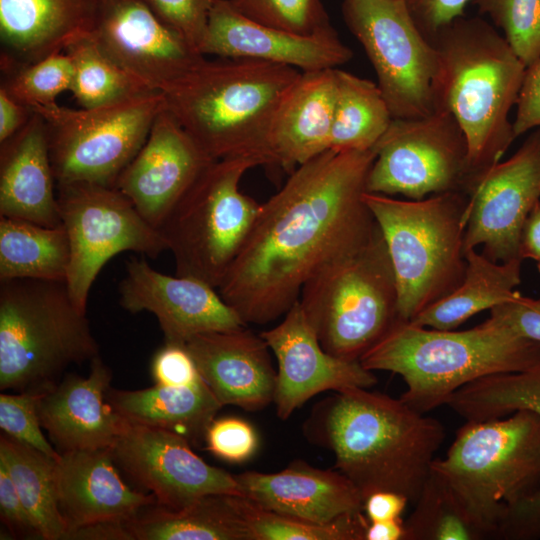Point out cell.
<instances>
[{"label":"cell","instance_id":"60d3db41","mask_svg":"<svg viewBox=\"0 0 540 540\" xmlns=\"http://www.w3.org/2000/svg\"><path fill=\"white\" fill-rule=\"evenodd\" d=\"M245 17L300 35L331 28L321 0H228Z\"/></svg>","mask_w":540,"mask_h":540},{"label":"cell","instance_id":"52a82bcc","mask_svg":"<svg viewBox=\"0 0 540 540\" xmlns=\"http://www.w3.org/2000/svg\"><path fill=\"white\" fill-rule=\"evenodd\" d=\"M431 470L453 490L484 533L494 538L508 509L540 490V415L466 421Z\"/></svg>","mask_w":540,"mask_h":540},{"label":"cell","instance_id":"8992f818","mask_svg":"<svg viewBox=\"0 0 540 540\" xmlns=\"http://www.w3.org/2000/svg\"><path fill=\"white\" fill-rule=\"evenodd\" d=\"M364 201L392 262L399 318L411 321L463 282L468 195L453 191L412 200L366 191Z\"/></svg>","mask_w":540,"mask_h":540},{"label":"cell","instance_id":"7402d4cb","mask_svg":"<svg viewBox=\"0 0 540 540\" xmlns=\"http://www.w3.org/2000/svg\"><path fill=\"white\" fill-rule=\"evenodd\" d=\"M185 345L222 407L258 411L273 403L277 371L260 334L244 326L199 334Z\"/></svg>","mask_w":540,"mask_h":540},{"label":"cell","instance_id":"9c48e42d","mask_svg":"<svg viewBox=\"0 0 540 540\" xmlns=\"http://www.w3.org/2000/svg\"><path fill=\"white\" fill-rule=\"evenodd\" d=\"M298 302L327 352L360 361L400 320L396 277L380 229L365 246L314 273Z\"/></svg>","mask_w":540,"mask_h":540},{"label":"cell","instance_id":"5bb4252c","mask_svg":"<svg viewBox=\"0 0 540 540\" xmlns=\"http://www.w3.org/2000/svg\"><path fill=\"white\" fill-rule=\"evenodd\" d=\"M373 150L367 192L420 200L470 188L467 139L447 111L393 118Z\"/></svg>","mask_w":540,"mask_h":540},{"label":"cell","instance_id":"30bf717a","mask_svg":"<svg viewBox=\"0 0 540 540\" xmlns=\"http://www.w3.org/2000/svg\"><path fill=\"white\" fill-rule=\"evenodd\" d=\"M260 162L249 157L214 160L199 175L162 226L176 275L218 289L244 246L260 205L240 190L244 174Z\"/></svg>","mask_w":540,"mask_h":540},{"label":"cell","instance_id":"681fc988","mask_svg":"<svg viewBox=\"0 0 540 540\" xmlns=\"http://www.w3.org/2000/svg\"><path fill=\"white\" fill-rule=\"evenodd\" d=\"M516 108L513 121L516 137L540 127V57L526 67Z\"/></svg>","mask_w":540,"mask_h":540},{"label":"cell","instance_id":"ba28073f","mask_svg":"<svg viewBox=\"0 0 540 540\" xmlns=\"http://www.w3.org/2000/svg\"><path fill=\"white\" fill-rule=\"evenodd\" d=\"M99 356L65 281H0V389L46 390L71 364Z\"/></svg>","mask_w":540,"mask_h":540},{"label":"cell","instance_id":"f1b7e54d","mask_svg":"<svg viewBox=\"0 0 540 540\" xmlns=\"http://www.w3.org/2000/svg\"><path fill=\"white\" fill-rule=\"evenodd\" d=\"M106 399L128 422L173 432L191 445L205 441L208 427L222 408L204 380L193 386L109 388Z\"/></svg>","mask_w":540,"mask_h":540},{"label":"cell","instance_id":"ee69618b","mask_svg":"<svg viewBox=\"0 0 540 540\" xmlns=\"http://www.w3.org/2000/svg\"><path fill=\"white\" fill-rule=\"evenodd\" d=\"M206 449L216 457L231 463L251 458L258 448L254 427L236 417L214 419L205 435Z\"/></svg>","mask_w":540,"mask_h":540},{"label":"cell","instance_id":"7dc6e473","mask_svg":"<svg viewBox=\"0 0 540 540\" xmlns=\"http://www.w3.org/2000/svg\"><path fill=\"white\" fill-rule=\"evenodd\" d=\"M0 517L9 534L15 538L42 539L24 507L16 487L0 462Z\"/></svg>","mask_w":540,"mask_h":540},{"label":"cell","instance_id":"8d00e7d4","mask_svg":"<svg viewBox=\"0 0 540 540\" xmlns=\"http://www.w3.org/2000/svg\"><path fill=\"white\" fill-rule=\"evenodd\" d=\"M410 517L404 522L405 540H482L451 487L431 470Z\"/></svg>","mask_w":540,"mask_h":540},{"label":"cell","instance_id":"816d5d0a","mask_svg":"<svg viewBox=\"0 0 540 540\" xmlns=\"http://www.w3.org/2000/svg\"><path fill=\"white\" fill-rule=\"evenodd\" d=\"M33 112L32 108L19 103L0 87V143L15 135Z\"/></svg>","mask_w":540,"mask_h":540},{"label":"cell","instance_id":"11a10c76","mask_svg":"<svg viewBox=\"0 0 540 540\" xmlns=\"http://www.w3.org/2000/svg\"><path fill=\"white\" fill-rule=\"evenodd\" d=\"M406 530L401 518L373 521L368 524L365 540H405Z\"/></svg>","mask_w":540,"mask_h":540},{"label":"cell","instance_id":"7bdbcfd3","mask_svg":"<svg viewBox=\"0 0 540 540\" xmlns=\"http://www.w3.org/2000/svg\"><path fill=\"white\" fill-rule=\"evenodd\" d=\"M144 1L161 21L200 53L215 0Z\"/></svg>","mask_w":540,"mask_h":540},{"label":"cell","instance_id":"7a4b0ae2","mask_svg":"<svg viewBox=\"0 0 540 540\" xmlns=\"http://www.w3.org/2000/svg\"><path fill=\"white\" fill-rule=\"evenodd\" d=\"M308 441L330 450L335 469L363 499L387 490L415 503L445 438L443 425L400 398L348 388L316 403L303 425Z\"/></svg>","mask_w":540,"mask_h":540},{"label":"cell","instance_id":"83f0119b","mask_svg":"<svg viewBox=\"0 0 540 540\" xmlns=\"http://www.w3.org/2000/svg\"><path fill=\"white\" fill-rule=\"evenodd\" d=\"M0 144V215L46 227L62 225L42 116L34 111L15 135Z\"/></svg>","mask_w":540,"mask_h":540},{"label":"cell","instance_id":"1f68e13d","mask_svg":"<svg viewBox=\"0 0 540 540\" xmlns=\"http://www.w3.org/2000/svg\"><path fill=\"white\" fill-rule=\"evenodd\" d=\"M70 261L65 227L0 215V281H65Z\"/></svg>","mask_w":540,"mask_h":540},{"label":"cell","instance_id":"4fadbf2b","mask_svg":"<svg viewBox=\"0 0 540 540\" xmlns=\"http://www.w3.org/2000/svg\"><path fill=\"white\" fill-rule=\"evenodd\" d=\"M348 29L360 42L393 118L432 114L438 55L404 0H343Z\"/></svg>","mask_w":540,"mask_h":540},{"label":"cell","instance_id":"c3c4849f","mask_svg":"<svg viewBox=\"0 0 540 540\" xmlns=\"http://www.w3.org/2000/svg\"><path fill=\"white\" fill-rule=\"evenodd\" d=\"M417 27L429 40L440 28L463 16L470 0H404Z\"/></svg>","mask_w":540,"mask_h":540},{"label":"cell","instance_id":"f6af8a7d","mask_svg":"<svg viewBox=\"0 0 540 540\" xmlns=\"http://www.w3.org/2000/svg\"><path fill=\"white\" fill-rule=\"evenodd\" d=\"M154 383L163 386H193L203 381L185 344L164 342L151 362Z\"/></svg>","mask_w":540,"mask_h":540},{"label":"cell","instance_id":"bcb514c9","mask_svg":"<svg viewBox=\"0 0 540 540\" xmlns=\"http://www.w3.org/2000/svg\"><path fill=\"white\" fill-rule=\"evenodd\" d=\"M489 318L524 338L540 343V300L516 292L511 299L493 307Z\"/></svg>","mask_w":540,"mask_h":540},{"label":"cell","instance_id":"74e56055","mask_svg":"<svg viewBox=\"0 0 540 540\" xmlns=\"http://www.w3.org/2000/svg\"><path fill=\"white\" fill-rule=\"evenodd\" d=\"M235 504L254 540H365L369 524L362 512L313 523L266 510L242 496H235Z\"/></svg>","mask_w":540,"mask_h":540},{"label":"cell","instance_id":"d6986e66","mask_svg":"<svg viewBox=\"0 0 540 540\" xmlns=\"http://www.w3.org/2000/svg\"><path fill=\"white\" fill-rule=\"evenodd\" d=\"M260 335L278 363L273 403L282 420L319 393L370 388L377 382L360 361L336 357L322 347L299 302Z\"/></svg>","mask_w":540,"mask_h":540},{"label":"cell","instance_id":"4316f807","mask_svg":"<svg viewBox=\"0 0 540 540\" xmlns=\"http://www.w3.org/2000/svg\"><path fill=\"white\" fill-rule=\"evenodd\" d=\"M336 93V68L300 73L269 126L266 145L271 165L290 174L330 149Z\"/></svg>","mask_w":540,"mask_h":540},{"label":"cell","instance_id":"db71d44e","mask_svg":"<svg viewBox=\"0 0 540 540\" xmlns=\"http://www.w3.org/2000/svg\"><path fill=\"white\" fill-rule=\"evenodd\" d=\"M519 254L522 260H540V201L528 214L520 235Z\"/></svg>","mask_w":540,"mask_h":540},{"label":"cell","instance_id":"603a6c76","mask_svg":"<svg viewBox=\"0 0 540 540\" xmlns=\"http://www.w3.org/2000/svg\"><path fill=\"white\" fill-rule=\"evenodd\" d=\"M90 362L86 377L65 376L39 401L41 426L60 454L110 449L127 423L106 399L112 378L109 367L100 356Z\"/></svg>","mask_w":540,"mask_h":540},{"label":"cell","instance_id":"44dd1931","mask_svg":"<svg viewBox=\"0 0 540 540\" xmlns=\"http://www.w3.org/2000/svg\"><path fill=\"white\" fill-rule=\"evenodd\" d=\"M200 53L270 62L301 72L338 68L353 57L333 27L312 35L288 32L245 17L228 0H215Z\"/></svg>","mask_w":540,"mask_h":540},{"label":"cell","instance_id":"f35d334b","mask_svg":"<svg viewBox=\"0 0 540 540\" xmlns=\"http://www.w3.org/2000/svg\"><path fill=\"white\" fill-rule=\"evenodd\" d=\"M3 75L0 87L19 103L34 108L52 105L59 94L71 91L74 68L70 56L60 52Z\"/></svg>","mask_w":540,"mask_h":540},{"label":"cell","instance_id":"484cf974","mask_svg":"<svg viewBox=\"0 0 540 540\" xmlns=\"http://www.w3.org/2000/svg\"><path fill=\"white\" fill-rule=\"evenodd\" d=\"M99 0H0L3 74L65 50L92 31Z\"/></svg>","mask_w":540,"mask_h":540},{"label":"cell","instance_id":"2e32d148","mask_svg":"<svg viewBox=\"0 0 540 540\" xmlns=\"http://www.w3.org/2000/svg\"><path fill=\"white\" fill-rule=\"evenodd\" d=\"M467 195L464 250L482 246V254L494 262L522 260L521 230L540 201V129L484 173Z\"/></svg>","mask_w":540,"mask_h":540},{"label":"cell","instance_id":"9f6ffc18","mask_svg":"<svg viewBox=\"0 0 540 540\" xmlns=\"http://www.w3.org/2000/svg\"><path fill=\"white\" fill-rule=\"evenodd\" d=\"M537 267H538V270H539V272H540V260L537 261Z\"/></svg>","mask_w":540,"mask_h":540},{"label":"cell","instance_id":"6da1fadb","mask_svg":"<svg viewBox=\"0 0 540 540\" xmlns=\"http://www.w3.org/2000/svg\"><path fill=\"white\" fill-rule=\"evenodd\" d=\"M373 149H328L289 174L260 209L218 292L247 324L283 317L323 265L352 253L379 227L364 201Z\"/></svg>","mask_w":540,"mask_h":540},{"label":"cell","instance_id":"d4e9b609","mask_svg":"<svg viewBox=\"0 0 540 540\" xmlns=\"http://www.w3.org/2000/svg\"><path fill=\"white\" fill-rule=\"evenodd\" d=\"M242 497L266 510L313 523L363 512L364 499L338 470L294 460L275 473L245 471L235 475Z\"/></svg>","mask_w":540,"mask_h":540},{"label":"cell","instance_id":"ab89813d","mask_svg":"<svg viewBox=\"0 0 540 540\" xmlns=\"http://www.w3.org/2000/svg\"><path fill=\"white\" fill-rule=\"evenodd\" d=\"M504 32V38L526 66L540 57V0H473Z\"/></svg>","mask_w":540,"mask_h":540},{"label":"cell","instance_id":"ac0fdd59","mask_svg":"<svg viewBox=\"0 0 540 540\" xmlns=\"http://www.w3.org/2000/svg\"><path fill=\"white\" fill-rule=\"evenodd\" d=\"M119 283V303L130 313L150 312L157 318L164 342L186 344L199 334L248 326L210 284L186 276H170L143 257L126 261Z\"/></svg>","mask_w":540,"mask_h":540},{"label":"cell","instance_id":"f5cc1de1","mask_svg":"<svg viewBox=\"0 0 540 540\" xmlns=\"http://www.w3.org/2000/svg\"><path fill=\"white\" fill-rule=\"evenodd\" d=\"M66 540H134L127 522L104 521L89 524L67 534Z\"/></svg>","mask_w":540,"mask_h":540},{"label":"cell","instance_id":"d590c367","mask_svg":"<svg viewBox=\"0 0 540 540\" xmlns=\"http://www.w3.org/2000/svg\"><path fill=\"white\" fill-rule=\"evenodd\" d=\"M64 52L73 63L71 92L81 108L104 106L156 92L108 58L95 43L91 32L75 38Z\"/></svg>","mask_w":540,"mask_h":540},{"label":"cell","instance_id":"5b68a950","mask_svg":"<svg viewBox=\"0 0 540 540\" xmlns=\"http://www.w3.org/2000/svg\"><path fill=\"white\" fill-rule=\"evenodd\" d=\"M540 359V343L488 318L464 331L428 329L399 320L360 359L370 371L400 375V399L421 413L447 403L485 376L524 370Z\"/></svg>","mask_w":540,"mask_h":540},{"label":"cell","instance_id":"cb8c5ba5","mask_svg":"<svg viewBox=\"0 0 540 540\" xmlns=\"http://www.w3.org/2000/svg\"><path fill=\"white\" fill-rule=\"evenodd\" d=\"M56 490L66 536L97 522H127L156 503L152 494L123 481L110 449L61 453L56 460Z\"/></svg>","mask_w":540,"mask_h":540},{"label":"cell","instance_id":"e0dca14e","mask_svg":"<svg viewBox=\"0 0 540 540\" xmlns=\"http://www.w3.org/2000/svg\"><path fill=\"white\" fill-rule=\"evenodd\" d=\"M91 36L108 58L156 92L167 89L204 57L144 0H99Z\"/></svg>","mask_w":540,"mask_h":540},{"label":"cell","instance_id":"f546056e","mask_svg":"<svg viewBox=\"0 0 540 540\" xmlns=\"http://www.w3.org/2000/svg\"><path fill=\"white\" fill-rule=\"evenodd\" d=\"M235 496L208 494L180 509L153 503L127 521V526L134 540H254Z\"/></svg>","mask_w":540,"mask_h":540},{"label":"cell","instance_id":"b9f144b4","mask_svg":"<svg viewBox=\"0 0 540 540\" xmlns=\"http://www.w3.org/2000/svg\"><path fill=\"white\" fill-rule=\"evenodd\" d=\"M46 390L3 391L0 394V427L10 437L58 459L60 453L44 436L38 413L40 398Z\"/></svg>","mask_w":540,"mask_h":540},{"label":"cell","instance_id":"8fae6325","mask_svg":"<svg viewBox=\"0 0 540 540\" xmlns=\"http://www.w3.org/2000/svg\"><path fill=\"white\" fill-rule=\"evenodd\" d=\"M163 107L161 92H148L93 108L71 109L57 103L32 108L46 123L57 185L114 186Z\"/></svg>","mask_w":540,"mask_h":540},{"label":"cell","instance_id":"d6a6232c","mask_svg":"<svg viewBox=\"0 0 540 540\" xmlns=\"http://www.w3.org/2000/svg\"><path fill=\"white\" fill-rule=\"evenodd\" d=\"M56 460L2 432L0 462L44 540H64L67 529L58 508Z\"/></svg>","mask_w":540,"mask_h":540},{"label":"cell","instance_id":"3957f363","mask_svg":"<svg viewBox=\"0 0 540 540\" xmlns=\"http://www.w3.org/2000/svg\"><path fill=\"white\" fill-rule=\"evenodd\" d=\"M429 41L439 63L435 110L452 114L465 134L470 190L500 162L516 138L509 113L516 105L526 66L504 36L478 17H458Z\"/></svg>","mask_w":540,"mask_h":540},{"label":"cell","instance_id":"7c38bea8","mask_svg":"<svg viewBox=\"0 0 540 540\" xmlns=\"http://www.w3.org/2000/svg\"><path fill=\"white\" fill-rule=\"evenodd\" d=\"M57 187L70 246L65 283L74 304L86 313L90 289L113 256L132 251L156 258L168 247L160 230L114 186L79 182Z\"/></svg>","mask_w":540,"mask_h":540},{"label":"cell","instance_id":"836d02e7","mask_svg":"<svg viewBox=\"0 0 540 540\" xmlns=\"http://www.w3.org/2000/svg\"><path fill=\"white\" fill-rule=\"evenodd\" d=\"M336 79L330 149H373L393 120L378 84L338 68Z\"/></svg>","mask_w":540,"mask_h":540},{"label":"cell","instance_id":"277c9868","mask_svg":"<svg viewBox=\"0 0 540 540\" xmlns=\"http://www.w3.org/2000/svg\"><path fill=\"white\" fill-rule=\"evenodd\" d=\"M298 69L252 59H203L161 92L168 111L212 159L249 157L271 165L267 134Z\"/></svg>","mask_w":540,"mask_h":540},{"label":"cell","instance_id":"4dcf8cb0","mask_svg":"<svg viewBox=\"0 0 540 540\" xmlns=\"http://www.w3.org/2000/svg\"><path fill=\"white\" fill-rule=\"evenodd\" d=\"M467 268L461 285L411 321L414 325L454 330L475 314L511 299L521 282L522 260L494 262L476 249L465 251Z\"/></svg>","mask_w":540,"mask_h":540},{"label":"cell","instance_id":"9a60e30c","mask_svg":"<svg viewBox=\"0 0 540 540\" xmlns=\"http://www.w3.org/2000/svg\"><path fill=\"white\" fill-rule=\"evenodd\" d=\"M110 452L118 469L159 506L180 509L208 494L242 496L235 475L205 462L173 432L127 421Z\"/></svg>","mask_w":540,"mask_h":540},{"label":"cell","instance_id":"f907efd6","mask_svg":"<svg viewBox=\"0 0 540 540\" xmlns=\"http://www.w3.org/2000/svg\"><path fill=\"white\" fill-rule=\"evenodd\" d=\"M409 500L403 494L381 490L368 495L363 504V511L370 522L401 518Z\"/></svg>","mask_w":540,"mask_h":540},{"label":"cell","instance_id":"ffe728a7","mask_svg":"<svg viewBox=\"0 0 540 540\" xmlns=\"http://www.w3.org/2000/svg\"><path fill=\"white\" fill-rule=\"evenodd\" d=\"M164 109L114 187L158 230L204 169L213 162Z\"/></svg>","mask_w":540,"mask_h":540},{"label":"cell","instance_id":"e575fe53","mask_svg":"<svg viewBox=\"0 0 540 540\" xmlns=\"http://www.w3.org/2000/svg\"><path fill=\"white\" fill-rule=\"evenodd\" d=\"M446 405L466 421L503 418L518 410L540 415V359L521 371L477 379L455 391Z\"/></svg>","mask_w":540,"mask_h":540}]
</instances>
